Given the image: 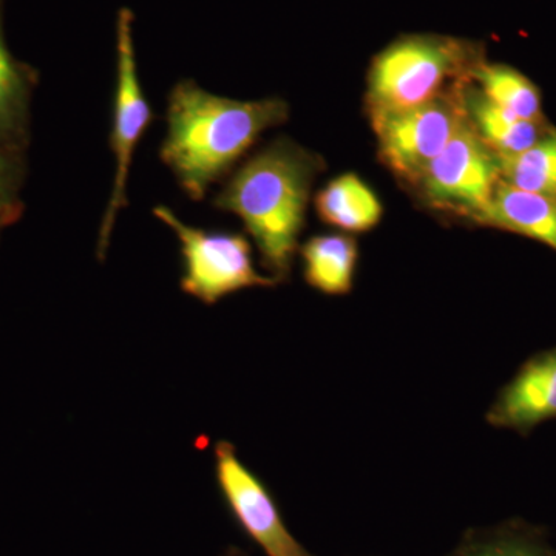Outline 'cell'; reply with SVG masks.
<instances>
[{
    "mask_svg": "<svg viewBox=\"0 0 556 556\" xmlns=\"http://www.w3.org/2000/svg\"><path fill=\"white\" fill-rule=\"evenodd\" d=\"M288 116V102L281 98L232 100L201 89L193 80H179L167 98L161 161L182 192L201 201L260 135L280 126Z\"/></svg>",
    "mask_w": 556,
    "mask_h": 556,
    "instance_id": "obj_1",
    "label": "cell"
},
{
    "mask_svg": "<svg viewBox=\"0 0 556 556\" xmlns=\"http://www.w3.org/2000/svg\"><path fill=\"white\" fill-rule=\"evenodd\" d=\"M320 169V156L281 138L255 153L215 195L218 211L243 222L263 266L278 283L291 274L311 188Z\"/></svg>",
    "mask_w": 556,
    "mask_h": 556,
    "instance_id": "obj_2",
    "label": "cell"
},
{
    "mask_svg": "<svg viewBox=\"0 0 556 556\" xmlns=\"http://www.w3.org/2000/svg\"><path fill=\"white\" fill-rule=\"evenodd\" d=\"M481 47L444 35L399 36L371 61L368 112L416 108L447 93L452 83L470 80ZM456 86V84H452Z\"/></svg>",
    "mask_w": 556,
    "mask_h": 556,
    "instance_id": "obj_3",
    "label": "cell"
},
{
    "mask_svg": "<svg viewBox=\"0 0 556 556\" xmlns=\"http://www.w3.org/2000/svg\"><path fill=\"white\" fill-rule=\"evenodd\" d=\"M153 215L177 236L182 257L179 285L190 298L215 305L243 289L273 288L278 283L255 268L251 243L241 233L193 228L163 204L153 207Z\"/></svg>",
    "mask_w": 556,
    "mask_h": 556,
    "instance_id": "obj_4",
    "label": "cell"
},
{
    "mask_svg": "<svg viewBox=\"0 0 556 556\" xmlns=\"http://www.w3.org/2000/svg\"><path fill=\"white\" fill-rule=\"evenodd\" d=\"M464 83L416 108L369 112L380 160L397 178L419 185L428 166L448 144L464 118Z\"/></svg>",
    "mask_w": 556,
    "mask_h": 556,
    "instance_id": "obj_5",
    "label": "cell"
},
{
    "mask_svg": "<svg viewBox=\"0 0 556 556\" xmlns=\"http://www.w3.org/2000/svg\"><path fill=\"white\" fill-rule=\"evenodd\" d=\"M110 149L115 159V179L98 237V258L104 260L121 208L127 206V181L139 141L153 121L152 108L139 80L134 43V13L121 9L116 17V86L113 100Z\"/></svg>",
    "mask_w": 556,
    "mask_h": 556,
    "instance_id": "obj_6",
    "label": "cell"
},
{
    "mask_svg": "<svg viewBox=\"0 0 556 556\" xmlns=\"http://www.w3.org/2000/svg\"><path fill=\"white\" fill-rule=\"evenodd\" d=\"M500 181L496 153L478 137L464 113L455 135L417 188L430 206L478 223Z\"/></svg>",
    "mask_w": 556,
    "mask_h": 556,
    "instance_id": "obj_7",
    "label": "cell"
},
{
    "mask_svg": "<svg viewBox=\"0 0 556 556\" xmlns=\"http://www.w3.org/2000/svg\"><path fill=\"white\" fill-rule=\"evenodd\" d=\"M215 478L230 515L266 556H314L292 535L268 486L241 463L236 445L218 441Z\"/></svg>",
    "mask_w": 556,
    "mask_h": 556,
    "instance_id": "obj_8",
    "label": "cell"
},
{
    "mask_svg": "<svg viewBox=\"0 0 556 556\" xmlns=\"http://www.w3.org/2000/svg\"><path fill=\"white\" fill-rule=\"evenodd\" d=\"M556 419V348L543 351L526 362L515 378L497 393L486 412L492 427L517 433Z\"/></svg>",
    "mask_w": 556,
    "mask_h": 556,
    "instance_id": "obj_9",
    "label": "cell"
},
{
    "mask_svg": "<svg viewBox=\"0 0 556 556\" xmlns=\"http://www.w3.org/2000/svg\"><path fill=\"white\" fill-rule=\"evenodd\" d=\"M478 225L510 230L556 251V197L500 181Z\"/></svg>",
    "mask_w": 556,
    "mask_h": 556,
    "instance_id": "obj_10",
    "label": "cell"
},
{
    "mask_svg": "<svg viewBox=\"0 0 556 556\" xmlns=\"http://www.w3.org/2000/svg\"><path fill=\"white\" fill-rule=\"evenodd\" d=\"M36 76L30 65L11 53L3 30V0H0V146L25 152L30 144Z\"/></svg>",
    "mask_w": 556,
    "mask_h": 556,
    "instance_id": "obj_11",
    "label": "cell"
},
{
    "mask_svg": "<svg viewBox=\"0 0 556 556\" xmlns=\"http://www.w3.org/2000/svg\"><path fill=\"white\" fill-rule=\"evenodd\" d=\"M464 113L478 137L489 146L496 156H514L543 137L540 123L519 118L507 110L497 108L492 101L466 80L460 87Z\"/></svg>",
    "mask_w": 556,
    "mask_h": 556,
    "instance_id": "obj_12",
    "label": "cell"
},
{
    "mask_svg": "<svg viewBox=\"0 0 556 556\" xmlns=\"http://www.w3.org/2000/svg\"><path fill=\"white\" fill-rule=\"evenodd\" d=\"M306 283L325 295H346L354 287L358 248L346 233H327L306 241L300 249Z\"/></svg>",
    "mask_w": 556,
    "mask_h": 556,
    "instance_id": "obj_13",
    "label": "cell"
},
{
    "mask_svg": "<svg viewBox=\"0 0 556 556\" xmlns=\"http://www.w3.org/2000/svg\"><path fill=\"white\" fill-rule=\"evenodd\" d=\"M318 217L343 232H367L379 225L383 206L375 190L356 174L331 179L316 197Z\"/></svg>",
    "mask_w": 556,
    "mask_h": 556,
    "instance_id": "obj_14",
    "label": "cell"
},
{
    "mask_svg": "<svg viewBox=\"0 0 556 556\" xmlns=\"http://www.w3.org/2000/svg\"><path fill=\"white\" fill-rule=\"evenodd\" d=\"M447 556H556L543 530L519 519L471 527Z\"/></svg>",
    "mask_w": 556,
    "mask_h": 556,
    "instance_id": "obj_15",
    "label": "cell"
},
{
    "mask_svg": "<svg viewBox=\"0 0 556 556\" xmlns=\"http://www.w3.org/2000/svg\"><path fill=\"white\" fill-rule=\"evenodd\" d=\"M470 80L497 108L507 110L519 118L540 123V93L518 70L481 61L471 70Z\"/></svg>",
    "mask_w": 556,
    "mask_h": 556,
    "instance_id": "obj_16",
    "label": "cell"
},
{
    "mask_svg": "<svg viewBox=\"0 0 556 556\" xmlns=\"http://www.w3.org/2000/svg\"><path fill=\"white\" fill-rule=\"evenodd\" d=\"M501 181L529 192L556 197V134L543 135L532 148L497 156Z\"/></svg>",
    "mask_w": 556,
    "mask_h": 556,
    "instance_id": "obj_17",
    "label": "cell"
},
{
    "mask_svg": "<svg viewBox=\"0 0 556 556\" xmlns=\"http://www.w3.org/2000/svg\"><path fill=\"white\" fill-rule=\"evenodd\" d=\"M25 152L0 146V230L14 225L24 214Z\"/></svg>",
    "mask_w": 556,
    "mask_h": 556,
    "instance_id": "obj_18",
    "label": "cell"
},
{
    "mask_svg": "<svg viewBox=\"0 0 556 556\" xmlns=\"http://www.w3.org/2000/svg\"><path fill=\"white\" fill-rule=\"evenodd\" d=\"M219 556H251V555L247 554V552H244V551H241L240 547L230 546V547L226 548V551L223 552V554Z\"/></svg>",
    "mask_w": 556,
    "mask_h": 556,
    "instance_id": "obj_19",
    "label": "cell"
}]
</instances>
